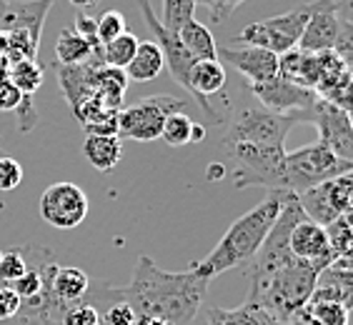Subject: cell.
<instances>
[{"instance_id": "26", "label": "cell", "mask_w": 353, "mask_h": 325, "mask_svg": "<svg viewBox=\"0 0 353 325\" xmlns=\"http://www.w3.org/2000/svg\"><path fill=\"white\" fill-rule=\"evenodd\" d=\"M141 43V38H136L133 33H125L113 38L110 43L101 45V63L103 65H110V68H121L125 70V65L130 63V58L136 55V48Z\"/></svg>"}, {"instance_id": "4", "label": "cell", "mask_w": 353, "mask_h": 325, "mask_svg": "<svg viewBox=\"0 0 353 325\" xmlns=\"http://www.w3.org/2000/svg\"><path fill=\"white\" fill-rule=\"evenodd\" d=\"M231 162L233 185L243 188L285 190V148L283 145H253V143H231L223 145Z\"/></svg>"}, {"instance_id": "31", "label": "cell", "mask_w": 353, "mask_h": 325, "mask_svg": "<svg viewBox=\"0 0 353 325\" xmlns=\"http://www.w3.org/2000/svg\"><path fill=\"white\" fill-rule=\"evenodd\" d=\"M190 128H193V120L185 116V110H178V113H170L163 120L161 138L170 148H181V145H188L190 143Z\"/></svg>"}, {"instance_id": "2", "label": "cell", "mask_w": 353, "mask_h": 325, "mask_svg": "<svg viewBox=\"0 0 353 325\" xmlns=\"http://www.w3.org/2000/svg\"><path fill=\"white\" fill-rule=\"evenodd\" d=\"M296 193H288V190H268V196L261 200L259 205L248 213L233 220V225L225 231V235L218 240V245L213 248L208 255L196 263V268L203 278L213 280L216 275L225 271H233L238 265L248 263L259 248L263 245L265 235L273 228L276 218L281 216L285 200L293 198Z\"/></svg>"}, {"instance_id": "29", "label": "cell", "mask_w": 353, "mask_h": 325, "mask_svg": "<svg viewBox=\"0 0 353 325\" xmlns=\"http://www.w3.org/2000/svg\"><path fill=\"white\" fill-rule=\"evenodd\" d=\"M58 323L61 325H101V313L88 298L70 305H58Z\"/></svg>"}, {"instance_id": "14", "label": "cell", "mask_w": 353, "mask_h": 325, "mask_svg": "<svg viewBox=\"0 0 353 325\" xmlns=\"http://www.w3.org/2000/svg\"><path fill=\"white\" fill-rule=\"evenodd\" d=\"M141 13H143L145 25H148V30L153 33V41L161 48V53H163V63H165V68H168V73L176 78L181 88H185L190 93L188 78H190V68H193L196 58L185 50L183 43L178 41L176 33H170V30H165V28L161 25V21H158V15L153 13V6H150L148 0H141Z\"/></svg>"}, {"instance_id": "30", "label": "cell", "mask_w": 353, "mask_h": 325, "mask_svg": "<svg viewBox=\"0 0 353 325\" xmlns=\"http://www.w3.org/2000/svg\"><path fill=\"white\" fill-rule=\"evenodd\" d=\"M196 0H163V21L161 25L170 33H178L188 21L196 18Z\"/></svg>"}, {"instance_id": "44", "label": "cell", "mask_w": 353, "mask_h": 325, "mask_svg": "<svg viewBox=\"0 0 353 325\" xmlns=\"http://www.w3.org/2000/svg\"><path fill=\"white\" fill-rule=\"evenodd\" d=\"M339 6H341V10L346 15H351V0H339Z\"/></svg>"}, {"instance_id": "1", "label": "cell", "mask_w": 353, "mask_h": 325, "mask_svg": "<svg viewBox=\"0 0 353 325\" xmlns=\"http://www.w3.org/2000/svg\"><path fill=\"white\" fill-rule=\"evenodd\" d=\"M211 280L196 268L185 273L161 271L153 258L141 255L130 285L121 288V298L136 315H153L170 325H190L196 320Z\"/></svg>"}, {"instance_id": "17", "label": "cell", "mask_w": 353, "mask_h": 325, "mask_svg": "<svg viewBox=\"0 0 353 325\" xmlns=\"http://www.w3.org/2000/svg\"><path fill=\"white\" fill-rule=\"evenodd\" d=\"M288 248L299 260H306V263L319 265L321 271L331 263V248H328V238L323 225L313 223L306 216L301 218L299 223L291 228V235H288Z\"/></svg>"}, {"instance_id": "22", "label": "cell", "mask_w": 353, "mask_h": 325, "mask_svg": "<svg viewBox=\"0 0 353 325\" xmlns=\"http://www.w3.org/2000/svg\"><path fill=\"white\" fill-rule=\"evenodd\" d=\"M55 58L61 65H83V63L101 58V45L95 48L93 43H88L83 35H78L70 28H63L58 41H55Z\"/></svg>"}, {"instance_id": "37", "label": "cell", "mask_w": 353, "mask_h": 325, "mask_svg": "<svg viewBox=\"0 0 353 325\" xmlns=\"http://www.w3.org/2000/svg\"><path fill=\"white\" fill-rule=\"evenodd\" d=\"M73 30L78 35H83V38H85L88 43H93L95 48L101 45V43H98V35H95V18H93V15L85 13V10H78V13H75V18H73Z\"/></svg>"}, {"instance_id": "33", "label": "cell", "mask_w": 353, "mask_h": 325, "mask_svg": "<svg viewBox=\"0 0 353 325\" xmlns=\"http://www.w3.org/2000/svg\"><path fill=\"white\" fill-rule=\"evenodd\" d=\"M28 271V258L23 248H13L8 253H0V283H13Z\"/></svg>"}, {"instance_id": "28", "label": "cell", "mask_w": 353, "mask_h": 325, "mask_svg": "<svg viewBox=\"0 0 353 325\" xmlns=\"http://www.w3.org/2000/svg\"><path fill=\"white\" fill-rule=\"evenodd\" d=\"M328 248H331V258H351V245H353V228H351V213L348 216H339L333 223L326 228Z\"/></svg>"}, {"instance_id": "6", "label": "cell", "mask_w": 353, "mask_h": 325, "mask_svg": "<svg viewBox=\"0 0 353 325\" xmlns=\"http://www.w3.org/2000/svg\"><path fill=\"white\" fill-rule=\"evenodd\" d=\"M351 15L341 10L339 0H316L311 3V15L303 28L299 48L306 53L333 50L351 65Z\"/></svg>"}, {"instance_id": "32", "label": "cell", "mask_w": 353, "mask_h": 325, "mask_svg": "<svg viewBox=\"0 0 353 325\" xmlns=\"http://www.w3.org/2000/svg\"><path fill=\"white\" fill-rule=\"evenodd\" d=\"M125 28H128V23H125V15H123L121 10H105L101 18H95V35H98V43H101V45H105V43H110L113 38L123 35Z\"/></svg>"}, {"instance_id": "10", "label": "cell", "mask_w": 353, "mask_h": 325, "mask_svg": "<svg viewBox=\"0 0 353 325\" xmlns=\"http://www.w3.org/2000/svg\"><path fill=\"white\" fill-rule=\"evenodd\" d=\"M248 93L271 113L279 116H291L296 123H308L311 110L319 105V95L316 90L303 88L299 83L288 81V78H271L263 83H248Z\"/></svg>"}, {"instance_id": "47", "label": "cell", "mask_w": 353, "mask_h": 325, "mask_svg": "<svg viewBox=\"0 0 353 325\" xmlns=\"http://www.w3.org/2000/svg\"><path fill=\"white\" fill-rule=\"evenodd\" d=\"M0 156H3V153H0Z\"/></svg>"}, {"instance_id": "25", "label": "cell", "mask_w": 353, "mask_h": 325, "mask_svg": "<svg viewBox=\"0 0 353 325\" xmlns=\"http://www.w3.org/2000/svg\"><path fill=\"white\" fill-rule=\"evenodd\" d=\"M296 318L308 325H348V305L333 300H308Z\"/></svg>"}, {"instance_id": "15", "label": "cell", "mask_w": 353, "mask_h": 325, "mask_svg": "<svg viewBox=\"0 0 353 325\" xmlns=\"http://www.w3.org/2000/svg\"><path fill=\"white\" fill-rule=\"evenodd\" d=\"M55 0H0V33L21 30L41 43L43 23Z\"/></svg>"}, {"instance_id": "27", "label": "cell", "mask_w": 353, "mask_h": 325, "mask_svg": "<svg viewBox=\"0 0 353 325\" xmlns=\"http://www.w3.org/2000/svg\"><path fill=\"white\" fill-rule=\"evenodd\" d=\"M8 81L13 83L15 88L23 95L33 98L38 88L43 85V68L35 61H18L8 65Z\"/></svg>"}, {"instance_id": "19", "label": "cell", "mask_w": 353, "mask_h": 325, "mask_svg": "<svg viewBox=\"0 0 353 325\" xmlns=\"http://www.w3.org/2000/svg\"><path fill=\"white\" fill-rule=\"evenodd\" d=\"M93 85L101 103L108 110H121L123 95L128 90V75L121 68H110V65H95L93 70Z\"/></svg>"}, {"instance_id": "23", "label": "cell", "mask_w": 353, "mask_h": 325, "mask_svg": "<svg viewBox=\"0 0 353 325\" xmlns=\"http://www.w3.org/2000/svg\"><path fill=\"white\" fill-rule=\"evenodd\" d=\"M208 325H291V323H281L273 315H268L263 308L245 300L241 308H233V311L211 305L208 308Z\"/></svg>"}, {"instance_id": "34", "label": "cell", "mask_w": 353, "mask_h": 325, "mask_svg": "<svg viewBox=\"0 0 353 325\" xmlns=\"http://www.w3.org/2000/svg\"><path fill=\"white\" fill-rule=\"evenodd\" d=\"M21 308L23 300L15 295L10 285H0V325L21 323Z\"/></svg>"}, {"instance_id": "20", "label": "cell", "mask_w": 353, "mask_h": 325, "mask_svg": "<svg viewBox=\"0 0 353 325\" xmlns=\"http://www.w3.org/2000/svg\"><path fill=\"white\" fill-rule=\"evenodd\" d=\"M163 68H165L163 53L156 45V41H141L136 48V55L125 65V75L133 83H148V81H156Z\"/></svg>"}, {"instance_id": "8", "label": "cell", "mask_w": 353, "mask_h": 325, "mask_svg": "<svg viewBox=\"0 0 353 325\" xmlns=\"http://www.w3.org/2000/svg\"><path fill=\"white\" fill-rule=\"evenodd\" d=\"M188 108V101L176 95H148L128 108L118 110V138L138 143H153L161 138L163 120L170 113Z\"/></svg>"}, {"instance_id": "38", "label": "cell", "mask_w": 353, "mask_h": 325, "mask_svg": "<svg viewBox=\"0 0 353 325\" xmlns=\"http://www.w3.org/2000/svg\"><path fill=\"white\" fill-rule=\"evenodd\" d=\"M23 101V93L15 88L13 83L8 81H0V110H15L21 105Z\"/></svg>"}, {"instance_id": "11", "label": "cell", "mask_w": 353, "mask_h": 325, "mask_svg": "<svg viewBox=\"0 0 353 325\" xmlns=\"http://www.w3.org/2000/svg\"><path fill=\"white\" fill-rule=\"evenodd\" d=\"M351 196H353V176L346 173V176L331 178V180H323V183L303 190L299 196V205L308 220L326 228L339 216H348L351 213V205H353Z\"/></svg>"}, {"instance_id": "41", "label": "cell", "mask_w": 353, "mask_h": 325, "mask_svg": "<svg viewBox=\"0 0 353 325\" xmlns=\"http://www.w3.org/2000/svg\"><path fill=\"white\" fill-rule=\"evenodd\" d=\"M133 325H170V323H165L161 318H153V315H136Z\"/></svg>"}, {"instance_id": "5", "label": "cell", "mask_w": 353, "mask_h": 325, "mask_svg": "<svg viewBox=\"0 0 353 325\" xmlns=\"http://www.w3.org/2000/svg\"><path fill=\"white\" fill-rule=\"evenodd\" d=\"M251 95V93H248ZM293 125L299 123L291 116H279L265 110L256 98L245 103H238L225 120V136L221 145H231V143H253V145H283L285 136L291 133Z\"/></svg>"}, {"instance_id": "12", "label": "cell", "mask_w": 353, "mask_h": 325, "mask_svg": "<svg viewBox=\"0 0 353 325\" xmlns=\"http://www.w3.org/2000/svg\"><path fill=\"white\" fill-rule=\"evenodd\" d=\"M88 196L75 183H53L41 196V218L58 231H73L88 216Z\"/></svg>"}, {"instance_id": "21", "label": "cell", "mask_w": 353, "mask_h": 325, "mask_svg": "<svg viewBox=\"0 0 353 325\" xmlns=\"http://www.w3.org/2000/svg\"><path fill=\"white\" fill-rule=\"evenodd\" d=\"M83 156L95 170L110 173L123 158V140L118 136H85Z\"/></svg>"}, {"instance_id": "16", "label": "cell", "mask_w": 353, "mask_h": 325, "mask_svg": "<svg viewBox=\"0 0 353 325\" xmlns=\"http://www.w3.org/2000/svg\"><path fill=\"white\" fill-rule=\"evenodd\" d=\"M218 61L223 65H233L248 78V83H263L279 75V55L259 45H218Z\"/></svg>"}, {"instance_id": "18", "label": "cell", "mask_w": 353, "mask_h": 325, "mask_svg": "<svg viewBox=\"0 0 353 325\" xmlns=\"http://www.w3.org/2000/svg\"><path fill=\"white\" fill-rule=\"evenodd\" d=\"M90 288L88 273L75 268V265H58L50 278V298L61 305L78 303L85 298Z\"/></svg>"}, {"instance_id": "40", "label": "cell", "mask_w": 353, "mask_h": 325, "mask_svg": "<svg viewBox=\"0 0 353 325\" xmlns=\"http://www.w3.org/2000/svg\"><path fill=\"white\" fill-rule=\"evenodd\" d=\"M205 125H201V123H193V128H190V143H201L205 138Z\"/></svg>"}, {"instance_id": "7", "label": "cell", "mask_w": 353, "mask_h": 325, "mask_svg": "<svg viewBox=\"0 0 353 325\" xmlns=\"http://www.w3.org/2000/svg\"><path fill=\"white\" fill-rule=\"evenodd\" d=\"M353 162L333 156L323 143H308L303 148L285 153V190L301 196L313 185L331 180V178L351 173Z\"/></svg>"}, {"instance_id": "35", "label": "cell", "mask_w": 353, "mask_h": 325, "mask_svg": "<svg viewBox=\"0 0 353 325\" xmlns=\"http://www.w3.org/2000/svg\"><path fill=\"white\" fill-rule=\"evenodd\" d=\"M245 0H196V6H203L208 10V18L213 21V25H221L231 18L238 10V6H243Z\"/></svg>"}, {"instance_id": "9", "label": "cell", "mask_w": 353, "mask_h": 325, "mask_svg": "<svg viewBox=\"0 0 353 325\" xmlns=\"http://www.w3.org/2000/svg\"><path fill=\"white\" fill-rule=\"evenodd\" d=\"M308 15H311V3L293 8L288 13L265 18V21L251 23V25H245L243 30L236 35V43L259 45L276 55H283L285 50H291V48L299 45L301 35H303V28H306V23H308Z\"/></svg>"}, {"instance_id": "24", "label": "cell", "mask_w": 353, "mask_h": 325, "mask_svg": "<svg viewBox=\"0 0 353 325\" xmlns=\"http://www.w3.org/2000/svg\"><path fill=\"white\" fill-rule=\"evenodd\" d=\"M176 35H178V41L183 43V48L193 55V58H196V61H216L218 58L216 38H213V33L208 30V25L198 23L196 18L185 23Z\"/></svg>"}, {"instance_id": "46", "label": "cell", "mask_w": 353, "mask_h": 325, "mask_svg": "<svg viewBox=\"0 0 353 325\" xmlns=\"http://www.w3.org/2000/svg\"><path fill=\"white\" fill-rule=\"evenodd\" d=\"M101 325H105V323H101Z\"/></svg>"}, {"instance_id": "39", "label": "cell", "mask_w": 353, "mask_h": 325, "mask_svg": "<svg viewBox=\"0 0 353 325\" xmlns=\"http://www.w3.org/2000/svg\"><path fill=\"white\" fill-rule=\"evenodd\" d=\"M30 95H23L21 105H18V123H21V130L23 133H30V130L35 128V123H38V113H35V108L30 105Z\"/></svg>"}, {"instance_id": "13", "label": "cell", "mask_w": 353, "mask_h": 325, "mask_svg": "<svg viewBox=\"0 0 353 325\" xmlns=\"http://www.w3.org/2000/svg\"><path fill=\"white\" fill-rule=\"evenodd\" d=\"M308 123L319 130V143H323L333 156L353 162V128L348 110L333 105V103L319 101V105L311 110Z\"/></svg>"}, {"instance_id": "3", "label": "cell", "mask_w": 353, "mask_h": 325, "mask_svg": "<svg viewBox=\"0 0 353 325\" xmlns=\"http://www.w3.org/2000/svg\"><path fill=\"white\" fill-rule=\"evenodd\" d=\"M321 268L306 260L293 258L291 263L281 265L276 271L253 275L248 303L263 308L281 323H291L296 313L308 303L313 288L319 283Z\"/></svg>"}, {"instance_id": "36", "label": "cell", "mask_w": 353, "mask_h": 325, "mask_svg": "<svg viewBox=\"0 0 353 325\" xmlns=\"http://www.w3.org/2000/svg\"><path fill=\"white\" fill-rule=\"evenodd\" d=\"M23 183V165L15 158L0 156V190H15Z\"/></svg>"}, {"instance_id": "43", "label": "cell", "mask_w": 353, "mask_h": 325, "mask_svg": "<svg viewBox=\"0 0 353 325\" xmlns=\"http://www.w3.org/2000/svg\"><path fill=\"white\" fill-rule=\"evenodd\" d=\"M70 6H75L78 10H88V8L98 6V0H70Z\"/></svg>"}, {"instance_id": "42", "label": "cell", "mask_w": 353, "mask_h": 325, "mask_svg": "<svg viewBox=\"0 0 353 325\" xmlns=\"http://www.w3.org/2000/svg\"><path fill=\"white\" fill-rule=\"evenodd\" d=\"M205 176H208V180H213V178H216V180H221V178L225 176V168L223 165H211V168H208V173H205Z\"/></svg>"}, {"instance_id": "45", "label": "cell", "mask_w": 353, "mask_h": 325, "mask_svg": "<svg viewBox=\"0 0 353 325\" xmlns=\"http://www.w3.org/2000/svg\"><path fill=\"white\" fill-rule=\"evenodd\" d=\"M291 325H308V323H303V320H299V318H293Z\"/></svg>"}]
</instances>
